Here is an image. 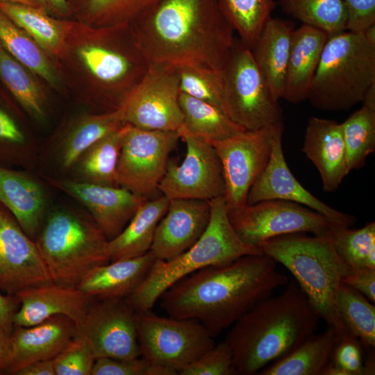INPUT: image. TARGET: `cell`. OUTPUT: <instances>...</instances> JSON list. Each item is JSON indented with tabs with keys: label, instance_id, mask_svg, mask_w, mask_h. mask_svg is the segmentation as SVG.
I'll return each mask as SVG.
<instances>
[{
	"label": "cell",
	"instance_id": "obj_27",
	"mask_svg": "<svg viewBox=\"0 0 375 375\" xmlns=\"http://www.w3.org/2000/svg\"><path fill=\"white\" fill-rule=\"evenodd\" d=\"M169 201L161 194L147 200L138 208L124 228L108 240L110 262L139 257L150 251L157 225Z\"/></svg>",
	"mask_w": 375,
	"mask_h": 375
},
{
	"label": "cell",
	"instance_id": "obj_5",
	"mask_svg": "<svg viewBox=\"0 0 375 375\" xmlns=\"http://www.w3.org/2000/svg\"><path fill=\"white\" fill-rule=\"evenodd\" d=\"M209 202L210 220L199 239L190 249L172 259H156L144 281L125 298L135 311L151 310L167 289L199 269L227 264L244 256L262 253L237 234L230 222L223 197Z\"/></svg>",
	"mask_w": 375,
	"mask_h": 375
},
{
	"label": "cell",
	"instance_id": "obj_34",
	"mask_svg": "<svg viewBox=\"0 0 375 375\" xmlns=\"http://www.w3.org/2000/svg\"><path fill=\"white\" fill-rule=\"evenodd\" d=\"M0 9L42 49L53 55L60 52L63 24L49 17L44 9L12 2H0Z\"/></svg>",
	"mask_w": 375,
	"mask_h": 375
},
{
	"label": "cell",
	"instance_id": "obj_32",
	"mask_svg": "<svg viewBox=\"0 0 375 375\" xmlns=\"http://www.w3.org/2000/svg\"><path fill=\"white\" fill-rule=\"evenodd\" d=\"M161 0H69L73 12L88 25L102 28L131 24Z\"/></svg>",
	"mask_w": 375,
	"mask_h": 375
},
{
	"label": "cell",
	"instance_id": "obj_53",
	"mask_svg": "<svg viewBox=\"0 0 375 375\" xmlns=\"http://www.w3.org/2000/svg\"><path fill=\"white\" fill-rule=\"evenodd\" d=\"M362 103L363 106L375 110V82L367 89Z\"/></svg>",
	"mask_w": 375,
	"mask_h": 375
},
{
	"label": "cell",
	"instance_id": "obj_3",
	"mask_svg": "<svg viewBox=\"0 0 375 375\" xmlns=\"http://www.w3.org/2000/svg\"><path fill=\"white\" fill-rule=\"evenodd\" d=\"M319 317L297 283L259 301L235 322L224 341L239 375H252L286 356L315 333Z\"/></svg>",
	"mask_w": 375,
	"mask_h": 375
},
{
	"label": "cell",
	"instance_id": "obj_35",
	"mask_svg": "<svg viewBox=\"0 0 375 375\" xmlns=\"http://www.w3.org/2000/svg\"><path fill=\"white\" fill-rule=\"evenodd\" d=\"M26 68L0 44L1 78L26 111L42 120L45 117L44 96Z\"/></svg>",
	"mask_w": 375,
	"mask_h": 375
},
{
	"label": "cell",
	"instance_id": "obj_29",
	"mask_svg": "<svg viewBox=\"0 0 375 375\" xmlns=\"http://www.w3.org/2000/svg\"><path fill=\"white\" fill-rule=\"evenodd\" d=\"M124 124L119 108L77 119L58 146V159L61 167L72 168L88 148Z\"/></svg>",
	"mask_w": 375,
	"mask_h": 375
},
{
	"label": "cell",
	"instance_id": "obj_30",
	"mask_svg": "<svg viewBox=\"0 0 375 375\" xmlns=\"http://www.w3.org/2000/svg\"><path fill=\"white\" fill-rule=\"evenodd\" d=\"M124 130L125 124L88 148L73 166V179L117 187V167Z\"/></svg>",
	"mask_w": 375,
	"mask_h": 375
},
{
	"label": "cell",
	"instance_id": "obj_33",
	"mask_svg": "<svg viewBox=\"0 0 375 375\" xmlns=\"http://www.w3.org/2000/svg\"><path fill=\"white\" fill-rule=\"evenodd\" d=\"M0 44L28 69L56 85L58 78L42 47L0 9Z\"/></svg>",
	"mask_w": 375,
	"mask_h": 375
},
{
	"label": "cell",
	"instance_id": "obj_46",
	"mask_svg": "<svg viewBox=\"0 0 375 375\" xmlns=\"http://www.w3.org/2000/svg\"><path fill=\"white\" fill-rule=\"evenodd\" d=\"M347 11L346 30L362 33L375 24V0H342Z\"/></svg>",
	"mask_w": 375,
	"mask_h": 375
},
{
	"label": "cell",
	"instance_id": "obj_36",
	"mask_svg": "<svg viewBox=\"0 0 375 375\" xmlns=\"http://www.w3.org/2000/svg\"><path fill=\"white\" fill-rule=\"evenodd\" d=\"M282 10L302 24L317 27L329 35L346 30L342 0H280Z\"/></svg>",
	"mask_w": 375,
	"mask_h": 375
},
{
	"label": "cell",
	"instance_id": "obj_28",
	"mask_svg": "<svg viewBox=\"0 0 375 375\" xmlns=\"http://www.w3.org/2000/svg\"><path fill=\"white\" fill-rule=\"evenodd\" d=\"M339 339L331 327L313 334L293 351L260 370V375H321Z\"/></svg>",
	"mask_w": 375,
	"mask_h": 375
},
{
	"label": "cell",
	"instance_id": "obj_41",
	"mask_svg": "<svg viewBox=\"0 0 375 375\" xmlns=\"http://www.w3.org/2000/svg\"><path fill=\"white\" fill-rule=\"evenodd\" d=\"M174 68L180 92L212 104L224 112L222 71L192 66Z\"/></svg>",
	"mask_w": 375,
	"mask_h": 375
},
{
	"label": "cell",
	"instance_id": "obj_20",
	"mask_svg": "<svg viewBox=\"0 0 375 375\" xmlns=\"http://www.w3.org/2000/svg\"><path fill=\"white\" fill-rule=\"evenodd\" d=\"M210 217L209 201L170 199L165 214L157 225L150 251L161 260L180 255L199 239Z\"/></svg>",
	"mask_w": 375,
	"mask_h": 375
},
{
	"label": "cell",
	"instance_id": "obj_40",
	"mask_svg": "<svg viewBox=\"0 0 375 375\" xmlns=\"http://www.w3.org/2000/svg\"><path fill=\"white\" fill-rule=\"evenodd\" d=\"M331 238L336 252L349 267H367V257L375 249V222L358 229L335 226Z\"/></svg>",
	"mask_w": 375,
	"mask_h": 375
},
{
	"label": "cell",
	"instance_id": "obj_4",
	"mask_svg": "<svg viewBox=\"0 0 375 375\" xmlns=\"http://www.w3.org/2000/svg\"><path fill=\"white\" fill-rule=\"evenodd\" d=\"M258 247L290 272L319 318L335 331L339 340H358L339 311L340 288L350 267L336 252L331 234H288L267 240Z\"/></svg>",
	"mask_w": 375,
	"mask_h": 375
},
{
	"label": "cell",
	"instance_id": "obj_31",
	"mask_svg": "<svg viewBox=\"0 0 375 375\" xmlns=\"http://www.w3.org/2000/svg\"><path fill=\"white\" fill-rule=\"evenodd\" d=\"M183 126L193 135L208 142L229 138L245 129L221 109L180 92Z\"/></svg>",
	"mask_w": 375,
	"mask_h": 375
},
{
	"label": "cell",
	"instance_id": "obj_22",
	"mask_svg": "<svg viewBox=\"0 0 375 375\" xmlns=\"http://www.w3.org/2000/svg\"><path fill=\"white\" fill-rule=\"evenodd\" d=\"M302 151L317 169L327 192L336 190L350 172L341 124L335 120L310 118Z\"/></svg>",
	"mask_w": 375,
	"mask_h": 375
},
{
	"label": "cell",
	"instance_id": "obj_16",
	"mask_svg": "<svg viewBox=\"0 0 375 375\" xmlns=\"http://www.w3.org/2000/svg\"><path fill=\"white\" fill-rule=\"evenodd\" d=\"M50 282L35 242L0 203V288L15 296L23 289Z\"/></svg>",
	"mask_w": 375,
	"mask_h": 375
},
{
	"label": "cell",
	"instance_id": "obj_38",
	"mask_svg": "<svg viewBox=\"0 0 375 375\" xmlns=\"http://www.w3.org/2000/svg\"><path fill=\"white\" fill-rule=\"evenodd\" d=\"M338 308L349 331L366 349L375 347V306L363 294L342 283Z\"/></svg>",
	"mask_w": 375,
	"mask_h": 375
},
{
	"label": "cell",
	"instance_id": "obj_10",
	"mask_svg": "<svg viewBox=\"0 0 375 375\" xmlns=\"http://www.w3.org/2000/svg\"><path fill=\"white\" fill-rule=\"evenodd\" d=\"M179 139L178 131L144 130L125 124L117 167L118 186L147 199L158 197L169 153Z\"/></svg>",
	"mask_w": 375,
	"mask_h": 375
},
{
	"label": "cell",
	"instance_id": "obj_51",
	"mask_svg": "<svg viewBox=\"0 0 375 375\" xmlns=\"http://www.w3.org/2000/svg\"><path fill=\"white\" fill-rule=\"evenodd\" d=\"M43 8L58 15L65 16L70 13L68 0H39Z\"/></svg>",
	"mask_w": 375,
	"mask_h": 375
},
{
	"label": "cell",
	"instance_id": "obj_1",
	"mask_svg": "<svg viewBox=\"0 0 375 375\" xmlns=\"http://www.w3.org/2000/svg\"><path fill=\"white\" fill-rule=\"evenodd\" d=\"M276 264L262 253L206 267L167 289L160 306L170 317L198 320L215 336L288 284Z\"/></svg>",
	"mask_w": 375,
	"mask_h": 375
},
{
	"label": "cell",
	"instance_id": "obj_19",
	"mask_svg": "<svg viewBox=\"0 0 375 375\" xmlns=\"http://www.w3.org/2000/svg\"><path fill=\"white\" fill-rule=\"evenodd\" d=\"M8 337L2 374H14L26 365L53 359L76 334L75 323L55 315L31 326H15Z\"/></svg>",
	"mask_w": 375,
	"mask_h": 375
},
{
	"label": "cell",
	"instance_id": "obj_43",
	"mask_svg": "<svg viewBox=\"0 0 375 375\" xmlns=\"http://www.w3.org/2000/svg\"><path fill=\"white\" fill-rule=\"evenodd\" d=\"M171 368L155 364L144 357L133 359L97 358L91 375H176Z\"/></svg>",
	"mask_w": 375,
	"mask_h": 375
},
{
	"label": "cell",
	"instance_id": "obj_9",
	"mask_svg": "<svg viewBox=\"0 0 375 375\" xmlns=\"http://www.w3.org/2000/svg\"><path fill=\"white\" fill-rule=\"evenodd\" d=\"M141 355L179 372L215 344L213 335L200 322L136 311Z\"/></svg>",
	"mask_w": 375,
	"mask_h": 375
},
{
	"label": "cell",
	"instance_id": "obj_8",
	"mask_svg": "<svg viewBox=\"0 0 375 375\" xmlns=\"http://www.w3.org/2000/svg\"><path fill=\"white\" fill-rule=\"evenodd\" d=\"M225 114L245 130H256L283 122L282 110L252 55L235 38L222 70Z\"/></svg>",
	"mask_w": 375,
	"mask_h": 375
},
{
	"label": "cell",
	"instance_id": "obj_6",
	"mask_svg": "<svg viewBox=\"0 0 375 375\" xmlns=\"http://www.w3.org/2000/svg\"><path fill=\"white\" fill-rule=\"evenodd\" d=\"M35 242L57 284L76 287L90 270L110 262L108 240L89 214L74 209L51 211Z\"/></svg>",
	"mask_w": 375,
	"mask_h": 375
},
{
	"label": "cell",
	"instance_id": "obj_50",
	"mask_svg": "<svg viewBox=\"0 0 375 375\" xmlns=\"http://www.w3.org/2000/svg\"><path fill=\"white\" fill-rule=\"evenodd\" d=\"M15 375H56L53 360L50 359L31 362L19 370Z\"/></svg>",
	"mask_w": 375,
	"mask_h": 375
},
{
	"label": "cell",
	"instance_id": "obj_23",
	"mask_svg": "<svg viewBox=\"0 0 375 375\" xmlns=\"http://www.w3.org/2000/svg\"><path fill=\"white\" fill-rule=\"evenodd\" d=\"M328 36L324 30L307 24L293 30L282 99L292 103L308 99Z\"/></svg>",
	"mask_w": 375,
	"mask_h": 375
},
{
	"label": "cell",
	"instance_id": "obj_24",
	"mask_svg": "<svg viewBox=\"0 0 375 375\" xmlns=\"http://www.w3.org/2000/svg\"><path fill=\"white\" fill-rule=\"evenodd\" d=\"M156 260L149 251L139 257L110 261L90 270L76 287L92 298L125 299L144 281Z\"/></svg>",
	"mask_w": 375,
	"mask_h": 375
},
{
	"label": "cell",
	"instance_id": "obj_13",
	"mask_svg": "<svg viewBox=\"0 0 375 375\" xmlns=\"http://www.w3.org/2000/svg\"><path fill=\"white\" fill-rule=\"evenodd\" d=\"M179 93L174 67L150 65L119 108L122 121L144 130L178 131L183 125Z\"/></svg>",
	"mask_w": 375,
	"mask_h": 375
},
{
	"label": "cell",
	"instance_id": "obj_18",
	"mask_svg": "<svg viewBox=\"0 0 375 375\" xmlns=\"http://www.w3.org/2000/svg\"><path fill=\"white\" fill-rule=\"evenodd\" d=\"M47 181L82 203L108 240L124 228L148 200L119 186L101 185L73 178H47Z\"/></svg>",
	"mask_w": 375,
	"mask_h": 375
},
{
	"label": "cell",
	"instance_id": "obj_21",
	"mask_svg": "<svg viewBox=\"0 0 375 375\" xmlns=\"http://www.w3.org/2000/svg\"><path fill=\"white\" fill-rule=\"evenodd\" d=\"M15 297L20 306L13 316L14 326L36 325L55 315H65L78 326L92 299L77 287L53 282L23 289Z\"/></svg>",
	"mask_w": 375,
	"mask_h": 375
},
{
	"label": "cell",
	"instance_id": "obj_15",
	"mask_svg": "<svg viewBox=\"0 0 375 375\" xmlns=\"http://www.w3.org/2000/svg\"><path fill=\"white\" fill-rule=\"evenodd\" d=\"M76 334L89 345L96 359H133L141 355L136 311L126 299H101L90 306Z\"/></svg>",
	"mask_w": 375,
	"mask_h": 375
},
{
	"label": "cell",
	"instance_id": "obj_17",
	"mask_svg": "<svg viewBox=\"0 0 375 375\" xmlns=\"http://www.w3.org/2000/svg\"><path fill=\"white\" fill-rule=\"evenodd\" d=\"M284 127L276 133L267 165L251 187L247 204L265 200H283L306 206L327 218L335 226L351 227V215L335 210L315 197L297 181L290 171L283 150Z\"/></svg>",
	"mask_w": 375,
	"mask_h": 375
},
{
	"label": "cell",
	"instance_id": "obj_42",
	"mask_svg": "<svg viewBox=\"0 0 375 375\" xmlns=\"http://www.w3.org/2000/svg\"><path fill=\"white\" fill-rule=\"evenodd\" d=\"M53 360L56 375H91L96 358L87 342L76 334Z\"/></svg>",
	"mask_w": 375,
	"mask_h": 375
},
{
	"label": "cell",
	"instance_id": "obj_44",
	"mask_svg": "<svg viewBox=\"0 0 375 375\" xmlns=\"http://www.w3.org/2000/svg\"><path fill=\"white\" fill-rule=\"evenodd\" d=\"M181 375H235L232 351L224 340L184 367Z\"/></svg>",
	"mask_w": 375,
	"mask_h": 375
},
{
	"label": "cell",
	"instance_id": "obj_48",
	"mask_svg": "<svg viewBox=\"0 0 375 375\" xmlns=\"http://www.w3.org/2000/svg\"><path fill=\"white\" fill-rule=\"evenodd\" d=\"M0 142L19 147L26 142V137L14 119L0 108Z\"/></svg>",
	"mask_w": 375,
	"mask_h": 375
},
{
	"label": "cell",
	"instance_id": "obj_56",
	"mask_svg": "<svg viewBox=\"0 0 375 375\" xmlns=\"http://www.w3.org/2000/svg\"><path fill=\"white\" fill-rule=\"evenodd\" d=\"M362 34L367 41L375 44V24L368 27Z\"/></svg>",
	"mask_w": 375,
	"mask_h": 375
},
{
	"label": "cell",
	"instance_id": "obj_11",
	"mask_svg": "<svg viewBox=\"0 0 375 375\" xmlns=\"http://www.w3.org/2000/svg\"><path fill=\"white\" fill-rule=\"evenodd\" d=\"M228 212L230 222L240 238L256 247L267 240L288 234L329 235L335 226L317 212L283 200H265L246 204L237 209L228 210Z\"/></svg>",
	"mask_w": 375,
	"mask_h": 375
},
{
	"label": "cell",
	"instance_id": "obj_47",
	"mask_svg": "<svg viewBox=\"0 0 375 375\" xmlns=\"http://www.w3.org/2000/svg\"><path fill=\"white\" fill-rule=\"evenodd\" d=\"M342 283L357 290L371 302H375V269L350 268L343 278Z\"/></svg>",
	"mask_w": 375,
	"mask_h": 375
},
{
	"label": "cell",
	"instance_id": "obj_45",
	"mask_svg": "<svg viewBox=\"0 0 375 375\" xmlns=\"http://www.w3.org/2000/svg\"><path fill=\"white\" fill-rule=\"evenodd\" d=\"M331 362L340 368L346 375H362V346L357 339L339 340L336 344Z\"/></svg>",
	"mask_w": 375,
	"mask_h": 375
},
{
	"label": "cell",
	"instance_id": "obj_37",
	"mask_svg": "<svg viewBox=\"0 0 375 375\" xmlns=\"http://www.w3.org/2000/svg\"><path fill=\"white\" fill-rule=\"evenodd\" d=\"M220 8L239 38L253 47L274 10L275 0H218Z\"/></svg>",
	"mask_w": 375,
	"mask_h": 375
},
{
	"label": "cell",
	"instance_id": "obj_54",
	"mask_svg": "<svg viewBox=\"0 0 375 375\" xmlns=\"http://www.w3.org/2000/svg\"><path fill=\"white\" fill-rule=\"evenodd\" d=\"M8 335L0 328V374H2Z\"/></svg>",
	"mask_w": 375,
	"mask_h": 375
},
{
	"label": "cell",
	"instance_id": "obj_55",
	"mask_svg": "<svg viewBox=\"0 0 375 375\" xmlns=\"http://www.w3.org/2000/svg\"><path fill=\"white\" fill-rule=\"evenodd\" d=\"M0 2L18 3L44 9L39 0H0Z\"/></svg>",
	"mask_w": 375,
	"mask_h": 375
},
{
	"label": "cell",
	"instance_id": "obj_2",
	"mask_svg": "<svg viewBox=\"0 0 375 375\" xmlns=\"http://www.w3.org/2000/svg\"><path fill=\"white\" fill-rule=\"evenodd\" d=\"M150 65L222 71L235 31L218 0H161L131 24Z\"/></svg>",
	"mask_w": 375,
	"mask_h": 375
},
{
	"label": "cell",
	"instance_id": "obj_12",
	"mask_svg": "<svg viewBox=\"0 0 375 375\" xmlns=\"http://www.w3.org/2000/svg\"><path fill=\"white\" fill-rule=\"evenodd\" d=\"M283 122L245 130L229 138L210 142L222 163L228 210L247 204L249 191L269 162L274 137Z\"/></svg>",
	"mask_w": 375,
	"mask_h": 375
},
{
	"label": "cell",
	"instance_id": "obj_25",
	"mask_svg": "<svg viewBox=\"0 0 375 375\" xmlns=\"http://www.w3.org/2000/svg\"><path fill=\"white\" fill-rule=\"evenodd\" d=\"M0 203L34 240L46 212L45 192L40 183L24 173L0 167Z\"/></svg>",
	"mask_w": 375,
	"mask_h": 375
},
{
	"label": "cell",
	"instance_id": "obj_26",
	"mask_svg": "<svg viewBox=\"0 0 375 375\" xmlns=\"http://www.w3.org/2000/svg\"><path fill=\"white\" fill-rule=\"evenodd\" d=\"M294 24L270 17L251 49L253 59L274 97L282 99Z\"/></svg>",
	"mask_w": 375,
	"mask_h": 375
},
{
	"label": "cell",
	"instance_id": "obj_7",
	"mask_svg": "<svg viewBox=\"0 0 375 375\" xmlns=\"http://www.w3.org/2000/svg\"><path fill=\"white\" fill-rule=\"evenodd\" d=\"M375 82V44L362 33L330 35L312 80L308 100L325 111L347 110Z\"/></svg>",
	"mask_w": 375,
	"mask_h": 375
},
{
	"label": "cell",
	"instance_id": "obj_14",
	"mask_svg": "<svg viewBox=\"0 0 375 375\" xmlns=\"http://www.w3.org/2000/svg\"><path fill=\"white\" fill-rule=\"evenodd\" d=\"M186 147L183 162H168L159 192L169 199L210 201L223 197V169L215 149L208 142L191 134L183 125L179 130Z\"/></svg>",
	"mask_w": 375,
	"mask_h": 375
},
{
	"label": "cell",
	"instance_id": "obj_39",
	"mask_svg": "<svg viewBox=\"0 0 375 375\" xmlns=\"http://www.w3.org/2000/svg\"><path fill=\"white\" fill-rule=\"evenodd\" d=\"M340 124L351 172L362 167L375 150V110L362 105Z\"/></svg>",
	"mask_w": 375,
	"mask_h": 375
},
{
	"label": "cell",
	"instance_id": "obj_49",
	"mask_svg": "<svg viewBox=\"0 0 375 375\" xmlns=\"http://www.w3.org/2000/svg\"><path fill=\"white\" fill-rule=\"evenodd\" d=\"M18 304L15 296H4L0 292V328L8 335L14 328L13 316Z\"/></svg>",
	"mask_w": 375,
	"mask_h": 375
},
{
	"label": "cell",
	"instance_id": "obj_52",
	"mask_svg": "<svg viewBox=\"0 0 375 375\" xmlns=\"http://www.w3.org/2000/svg\"><path fill=\"white\" fill-rule=\"evenodd\" d=\"M367 350V358L365 362L363 363L362 375H372L375 374L374 348Z\"/></svg>",
	"mask_w": 375,
	"mask_h": 375
}]
</instances>
